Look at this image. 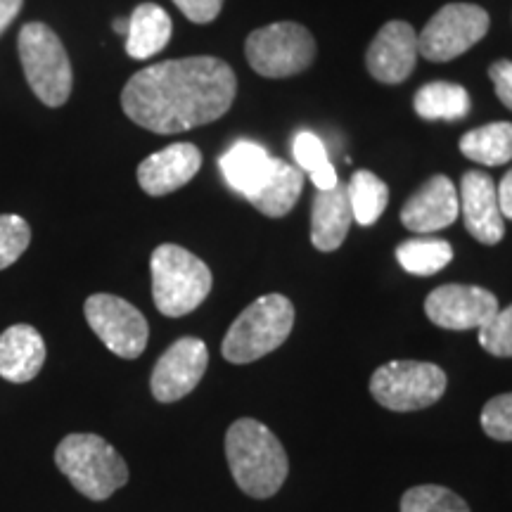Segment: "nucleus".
Masks as SVG:
<instances>
[{
    "instance_id": "obj_10",
    "label": "nucleus",
    "mask_w": 512,
    "mask_h": 512,
    "mask_svg": "<svg viewBox=\"0 0 512 512\" xmlns=\"http://www.w3.org/2000/svg\"><path fill=\"white\" fill-rule=\"evenodd\" d=\"M88 325L105 347L119 358L133 361L143 354L150 339V325L136 306L114 294H93L83 306Z\"/></svg>"
},
{
    "instance_id": "obj_34",
    "label": "nucleus",
    "mask_w": 512,
    "mask_h": 512,
    "mask_svg": "<svg viewBox=\"0 0 512 512\" xmlns=\"http://www.w3.org/2000/svg\"><path fill=\"white\" fill-rule=\"evenodd\" d=\"M22 5L24 0H0V34L15 22L19 10H22Z\"/></svg>"
},
{
    "instance_id": "obj_24",
    "label": "nucleus",
    "mask_w": 512,
    "mask_h": 512,
    "mask_svg": "<svg viewBox=\"0 0 512 512\" xmlns=\"http://www.w3.org/2000/svg\"><path fill=\"white\" fill-rule=\"evenodd\" d=\"M347 195L351 204V214L358 226L368 228L377 223L389 204V188L380 176L373 171H356L347 183Z\"/></svg>"
},
{
    "instance_id": "obj_16",
    "label": "nucleus",
    "mask_w": 512,
    "mask_h": 512,
    "mask_svg": "<svg viewBox=\"0 0 512 512\" xmlns=\"http://www.w3.org/2000/svg\"><path fill=\"white\" fill-rule=\"evenodd\" d=\"M202 166V152L192 143H176L164 147L140 162L138 183L147 195L162 197L181 190L197 176Z\"/></svg>"
},
{
    "instance_id": "obj_8",
    "label": "nucleus",
    "mask_w": 512,
    "mask_h": 512,
    "mask_svg": "<svg viewBox=\"0 0 512 512\" xmlns=\"http://www.w3.org/2000/svg\"><path fill=\"white\" fill-rule=\"evenodd\" d=\"M446 392V373L427 361H389L370 377V394L396 413L430 408Z\"/></svg>"
},
{
    "instance_id": "obj_33",
    "label": "nucleus",
    "mask_w": 512,
    "mask_h": 512,
    "mask_svg": "<svg viewBox=\"0 0 512 512\" xmlns=\"http://www.w3.org/2000/svg\"><path fill=\"white\" fill-rule=\"evenodd\" d=\"M496 190H498V207H501L503 219L512 221V169L503 176V181Z\"/></svg>"
},
{
    "instance_id": "obj_31",
    "label": "nucleus",
    "mask_w": 512,
    "mask_h": 512,
    "mask_svg": "<svg viewBox=\"0 0 512 512\" xmlns=\"http://www.w3.org/2000/svg\"><path fill=\"white\" fill-rule=\"evenodd\" d=\"M176 8L183 12L190 22L209 24L221 15L223 0H174Z\"/></svg>"
},
{
    "instance_id": "obj_20",
    "label": "nucleus",
    "mask_w": 512,
    "mask_h": 512,
    "mask_svg": "<svg viewBox=\"0 0 512 512\" xmlns=\"http://www.w3.org/2000/svg\"><path fill=\"white\" fill-rule=\"evenodd\" d=\"M174 34V24L164 8L155 3H143L128 17L126 53L133 60H147V57L162 53L166 43Z\"/></svg>"
},
{
    "instance_id": "obj_22",
    "label": "nucleus",
    "mask_w": 512,
    "mask_h": 512,
    "mask_svg": "<svg viewBox=\"0 0 512 512\" xmlns=\"http://www.w3.org/2000/svg\"><path fill=\"white\" fill-rule=\"evenodd\" d=\"M415 112L427 121H458L470 112V95L463 86L448 81H434L422 86L413 100Z\"/></svg>"
},
{
    "instance_id": "obj_11",
    "label": "nucleus",
    "mask_w": 512,
    "mask_h": 512,
    "mask_svg": "<svg viewBox=\"0 0 512 512\" xmlns=\"http://www.w3.org/2000/svg\"><path fill=\"white\" fill-rule=\"evenodd\" d=\"M209 366V349L202 339L181 337L159 356L150 377L152 396L162 403L181 401L200 384Z\"/></svg>"
},
{
    "instance_id": "obj_17",
    "label": "nucleus",
    "mask_w": 512,
    "mask_h": 512,
    "mask_svg": "<svg viewBox=\"0 0 512 512\" xmlns=\"http://www.w3.org/2000/svg\"><path fill=\"white\" fill-rule=\"evenodd\" d=\"M46 363V342L31 325H12L0 335V377L24 384L41 373Z\"/></svg>"
},
{
    "instance_id": "obj_14",
    "label": "nucleus",
    "mask_w": 512,
    "mask_h": 512,
    "mask_svg": "<svg viewBox=\"0 0 512 512\" xmlns=\"http://www.w3.org/2000/svg\"><path fill=\"white\" fill-rule=\"evenodd\" d=\"M460 211L467 233L482 245H498L505 235L498 190L494 178L484 171H467L460 181Z\"/></svg>"
},
{
    "instance_id": "obj_4",
    "label": "nucleus",
    "mask_w": 512,
    "mask_h": 512,
    "mask_svg": "<svg viewBox=\"0 0 512 512\" xmlns=\"http://www.w3.org/2000/svg\"><path fill=\"white\" fill-rule=\"evenodd\" d=\"M152 297L159 313L169 318L188 316L209 297L211 278L209 266L200 256L178 245H159L150 259Z\"/></svg>"
},
{
    "instance_id": "obj_9",
    "label": "nucleus",
    "mask_w": 512,
    "mask_h": 512,
    "mask_svg": "<svg viewBox=\"0 0 512 512\" xmlns=\"http://www.w3.org/2000/svg\"><path fill=\"white\" fill-rule=\"evenodd\" d=\"M489 12L472 3H448L418 34V50L430 62L456 60L489 31Z\"/></svg>"
},
{
    "instance_id": "obj_29",
    "label": "nucleus",
    "mask_w": 512,
    "mask_h": 512,
    "mask_svg": "<svg viewBox=\"0 0 512 512\" xmlns=\"http://www.w3.org/2000/svg\"><path fill=\"white\" fill-rule=\"evenodd\" d=\"M479 344L498 358H512V304L498 313L484 328H479Z\"/></svg>"
},
{
    "instance_id": "obj_26",
    "label": "nucleus",
    "mask_w": 512,
    "mask_h": 512,
    "mask_svg": "<svg viewBox=\"0 0 512 512\" xmlns=\"http://www.w3.org/2000/svg\"><path fill=\"white\" fill-rule=\"evenodd\" d=\"M292 155L299 169L304 171V176L309 174L318 190H330L339 183L335 166H332L328 157V147H325L316 133L299 131L292 140Z\"/></svg>"
},
{
    "instance_id": "obj_6",
    "label": "nucleus",
    "mask_w": 512,
    "mask_h": 512,
    "mask_svg": "<svg viewBox=\"0 0 512 512\" xmlns=\"http://www.w3.org/2000/svg\"><path fill=\"white\" fill-rule=\"evenodd\" d=\"M17 50L36 98L48 107H62L72 95L74 74L60 36L48 24L29 22L19 31Z\"/></svg>"
},
{
    "instance_id": "obj_23",
    "label": "nucleus",
    "mask_w": 512,
    "mask_h": 512,
    "mask_svg": "<svg viewBox=\"0 0 512 512\" xmlns=\"http://www.w3.org/2000/svg\"><path fill=\"white\" fill-rule=\"evenodd\" d=\"M460 152L472 162L484 166H501L512 159V124L496 121L467 131L460 138Z\"/></svg>"
},
{
    "instance_id": "obj_21",
    "label": "nucleus",
    "mask_w": 512,
    "mask_h": 512,
    "mask_svg": "<svg viewBox=\"0 0 512 512\" xmlns=\"http://www.w3.org/2000/svg\"><path fill=\"white\" fill-rule=\"evenodd\" d=\"M304 190V171L299 166H292L283 162V159L273 157L271 174H268L266 183L261 185L256 195L249 197V202L264 216L271 219H280V216L290 214L294 204L299 202Z\"/></svg>"
},
{
    "instance_id": "obj_28",
    "label": "nucleus",
    "mask_w": 512,
    "mask_h": 512,
    "mask_svg": "<svg viewBox=\"0 0 512 512\" xmlns=\"http://www.w3.org/2000/svg\"><path fill=\"white\" fill-rule=\"evenodd\" d=\"M31 242L29 223L17 214H0V271L10 268L27 252Z\"/></svg>"
},
{
    "instance_id": "obj_30",
    "label": "nucleus",
    "mask_w": 512,
    "mask_h": 512,
    "mask_svg": "<svg viewBox=\"0 0 512 512\" xmlns=\"http://www.w3.org/2000/svg\"><path fill=\"white\" fill-rule=\"evenodd\" d=\"M482 430L496 441H512V392L494 396L482 411Z\"/></svg>"
},
{
    "instance_id": "obj_7",
    "label": "nucleus",
    "mask_w": 512,
    "mask_h": 512,
    "mask_svg": "<svg viewBox=\"0 0 512 512\" xmlns=\"http://www.w3.org/2000/svg\"><path fill=\"white\" fill-rule=\"evenodd\" d=\"M245 55L256 74L266 79H287L311 67L316 60V41L302 24L275 22L247 36Z\"/></svg>"
},
{
    "instance_id": "obj_12",
    "label": "nucleus",
    "mask_w": 512,
    "mask_h": 512,
    "mask_svg": "<svg viewBox=\"0 0 512 512\" xmlns=\"http://www.w3.org/2000/svg\"><path fill=\"white\" fill-rule=\"evenodd\" d=\"M425 313L437 328L479 330L498 313L494 292L477 285H441L425 299Z\"/></svg>"
},
{
    "instance_id": "obj_32",
    "label": "nucleus",
    "mask_w": 512,
    "mask_h": 512,
    "mask_svg": "<svg viewBox=\"0 0 512 512\" xmlns=\"http://www.w3.org/2000/svg\"><path fill=\"white\" fill-rule=\"evenodd\" d=\"M489 79L494 81L498 100H501L508 110H512V62L501 60V62L491 64Z\"/></svg>"
},
{
    "instance_id": "obj_15",
    "label": "nucleus",
    "mask_w": 512,
    "mask_h": 512,
    "mask_svg": "<svg viewBox=\"0 0 512 512\" xmlns=\"http://www.w3.org/2000/svg\"><path fill=\"white\" fill-rule=\"evenodd\" d=\"M460 214L458 190L451 178L432 176L422 183L401 209V223L413 233H434L448 228Z\"/></svg>"
},
{
    "instance_id": "obj_5",
    "label": "nucleus",
    "mask_w": 512,
    "mask_h": 512,
    "mask_svg": "<svg viewBox=\"0 0 512 512\" xmlns=\"http://www.w3.org/2000/svg\"><path fill=\"white\" fill-rule=\"evenodd\" d=\"M294 328V306L283 294H266L247 306L233 320L221 351L230 363H252L271 354L290 337Z\"/></svg>"
},
{
    "instance_id": "obj_13",
    "label": "nucleus",
    "mask_w": 512,
    "mask_h": 512,
    "mask_svg": "<svg viewBox=\"0 0 512 512\" xmlns=\"http://www.w3.org/2000/svg\"><path fill=\"white\" fill-rule=\"evenodd\" d=\"M418 57V31L408 22L394 19L377 31L366 53V67L375 81L396 86L413 74Z\"/></svg>"
},
{
    "instance_id": "obj_2",
    "label": "nucleus",
    "mask_w": 512,
    "mask_h": 512,
    "mask_svg": "<svg viewBox=\"0 0 512 512\" xmlns=\"http://www.w3.org/2000/svg\"><path fill=\"white\" fill-rule=\"evenodd\" d=\"M226 458L235 484L252 498H271L285 484L290 460L264 422L240 418L228 427Z\"/></svg>"
},
{
    "instance_id": "obj_3",
    "label": "nucleus",
    "mask_w": 512,
    "mask_h": 512,
    "mask_svg": "<svg viewBox=\"0 0 512 512\" xmlns=\"http://www.w3.org/2000/svg\"><path fill=\"white\" fill-rule=\"evenodd\" d=\"M55 463L79 494L107 501L128 482V467L100 434H69L55 448Z\"/></svg>"
},
{
    "instance_id": "obj_18",
    "label": "nucleus",
    "mask_w": 512,
    "mask_h": 512,
    "mask_svg": "<svg viewBox=\"0 0 512 512\" xmlns=\"http://www.w3.org/2000/svg\"><path fill=\"white\" fill-rule=\"evenodd\" d=\"M351 221V204L347 185L337 183L330 190H318L311 211V242L318 252H335L347 240Z\"/></svg>"
},
{
    "instance_id": "obj_25",
    "label": "nucleus",
    "mask_w": 512,
    "mask_h": 512,
    "mask_svg": "<svg viewBox=\"0 0 512 512\" xmlns=\"http://www.w3.org/2000/svg\"><path fill=\"white\" fill-rule=\"evenodd\" d=\"M396 259L401 268L411 275H434L451 264L453 247L446 240L437 238H413L396 247Z\"/></svg>"
},
{
    "instance_id": "obj_1",
    "label": "nucleus",
    "mask_w": 512,
    "mask_h": 512,
    "mask_svg": "<svg viewBox=\"0 0 512 512\" xmlns=\"http://www.w3.org/2000/svg\"><path fill=\"white\" fill-rule=\"evenodd\" d=\"M235 93L238 79L219 57H183L133 74L121 93V107L133 124L171 136L221 119Z\"/></svg>"
},
{
    "instance_id": "obj_35",
    "label": "nucleus",
    "mask_w": 512,
    "mask_h": 512,
    "mask_svg": "<svg viewBox=\"0 0 512 512\" xmlns=\"http://www.w3.org/2000/svg\"><path fill=\"white\" fill-rule=\"evenodd\" d=\"M114 31H119V34H128V19H117V22H114Z\"/></svg>"
},
{
    "instance_id": "obj_19",
    "label": "nucleus",
    "mask_w": 512,
    "mask_h": 512,
    "mask_svg": "<svg viewBox=\"0 0 512 512\" xmlns=\"http://www.w3.org/2000/svg\"><path fill=\"white\" fill-rule=\"evenodd\" d=\"M271 162L273 157L259 143L238 140V143H233V147L223 152L219 166L230 188L249 200L266 183L268 174H271Z\"/></svg>"
},
{
    "instance_id": "obj_27",
    "label": "nucleus",
    "mask_w": 512,
    "mask_h": 512,
    "mask_svg": "<svg viewBox=\"0 0 512 512\" xmlns=\"http://www.w3.org/2000/svg\"><path fill=\"white\" fill-rule=\"evenodd\" d=\"M401 512H470V508L446 486L425 484L413 486L403 494Z\"/></svg>"
}]
</instances>
